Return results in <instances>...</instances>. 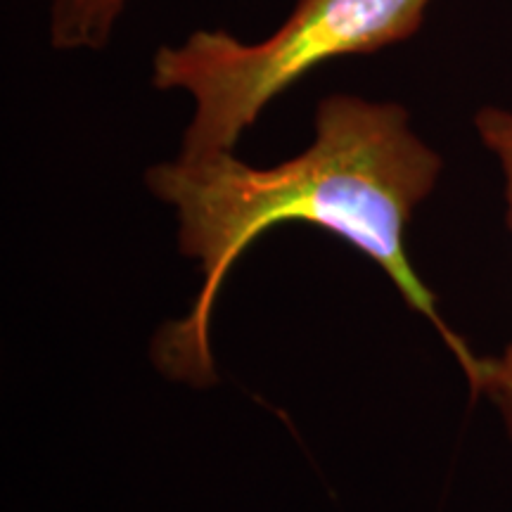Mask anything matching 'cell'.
Returning <instances> with one entry per match:
<instances>
[{
	"label": "cell",
	"mask_w": 512,
	"mask_h": 512,
	"mask_svg": "<svg viewBox=\"0 0 512 512\" xmlns=\"http://www.w3.org/2000/svg\"><path fill=\"white\" fill-rule=\"evenodd\" d=\"M441 166L437 150L413 131L406 107L349 93L318 102L311 145L287 162L259 169L223 152L152 166L147 188L176 209L178 247L202 271L188 316L159 330L157 366L188 384L216 382L209 328L230 268L268 230L299 221L373 259L406 304L437 328L477 394L484 361L441 320L406 252L413 211L430 197Z\"/></svg>",
	"instance_id": "6da1fadb"
},
{
	"label": "cell",
	"mask_w": 512,
	"mask_h": 512,
	"mask_svg": "<svg viewBox=\"0 0 512 512\" xmlns=\"http://www.w3.org/2000/svg\"><path fill=\"white\" fill-rule=\"evenodd\" d=\"M434 0H294L273 34L245 41L197 29L152 57V86L181 91L192 117L178 157L235 152L275 98L323 64L411 41Z\"/></svg>",
	"instance_id": "7a4b0ae2"
},
{
	"label": "cell",
	"mask_w": 512,
	"mask_h": 512,
	"mask_svg": "<svg viewBox=\"0 0 512 512\" xmlns=\"http://www.w3.org/2000/svg\"><path fill=\"white\" fill-rule=\"evenodd\" d=\"M475 128L486 150L501 164L505 202H508V226L512 230V112L501 110V107H482L475 117ZM477 394H486L501 408L512 439V342L501 358H486Z\"/></svg>",
	"instance_id": "3957f363"
},
{
	"label": "cell",
	"mask_w": 512,
	"mask_h": 512,
	"mask_svg": "<svg viewBox=\"0 0 512 512\" xmlns=\"http://www.w3.org/2000/svg\"><path fill=\"white\" fill-rule=\"evenodd\" d=\"M131 0H48V43L60 53H95L112 43Z\"/></svg>",
	"instance_id": "277c9868"
}]
</instances>
